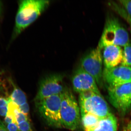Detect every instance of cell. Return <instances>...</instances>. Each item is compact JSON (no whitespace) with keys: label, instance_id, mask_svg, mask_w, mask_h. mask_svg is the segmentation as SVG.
Instances as JSON below:
<instances>
[{"label":"cell","instance_id":"d6986e66","mask_svg":"<svg viewBox=\"0 0 131 131\" xmlns=\"http://www.w3.org/2000/svg\"><path fill=\"white\" fill-rule=\"evenodd\" d=\"M118 13L127 21L128 24L130 25L131 32V19L128 16L126 13L124 9H120L119 12H118Z\"/></svg>","mask_w":131,"mask_h":131},{"label":"cell","instance_id":"ba28073f","mask_svg":"<svg viewBox=\"0 0 131 131\" xmlns=\"http://www.w3.org/2000/svg\"><path fill=\"white\" fill-rule=\"evenodd\" d=\"M63 80V75L61 74H51L44 78L40 82L35 102L62 94L66 88Z\"/></svg>","mask_w":131,"mask_h":131},{"label":"cell","instance_id":"8992f818","mask_svg":"<svg viewBox=\"0 0 131 131\" xmlns=\"http://www.w3.org/2000/svg\"><path fill=\"white\" fill-rule=\"evenodd\" d=\"M102 50L98 46L91 50L82 58L80 66L94 78L97 85L101 87L103 86V59Z\"/></svg>","mask_w":131,"mask_h":131},{"label":"cell","instance_id":"30bf717a","mask_svg":"<svg viewBox=\"0 0 131 131\" xmlns=\"http://www.w3.org/2000/svg\"><path fill=\"white\" fill-rule=\"evenodd\" d=\"M71 82L73 89L77 93L91 91L101 95L94 78L80 66L74 72Z\"/></svg>","mask_w":131,"mask_h":131},{"label":"cell","instance_id":"3957f363","mask_svg":"<svg viewBox=\"0 0 131 131\" xmlns=\"http://www.w3.org/2000/svg\"><path fill=\"white\" fill-rule=\"evenodd\" d=\"M129 40V34L118 20L114 16H108L98 47L101 49L110 45L124 47Z\"/></svg>","mask_w":131,"mask_h":131},{"label":"cell","instance_id":"ac0fdd59","mask_svg":"<svg viewBox=\"0 0 131 131\" xmlns=\"http://www.w3.org/2000/svg\"><path fill=\"white\" fill-rule=\"evenodd\" d=\"M19 110L21 113L28 116L29 111H30V108L27 102L19 106Z\"/></svg>","mask_w":131,"mask_h":131},{"label":"cell","instance_id":"4fadbf2b","mask_svg":"<svg viewBox=\"0 0 131 131\" xmlns=\"http://www.w3.org/2000/svg\"><path fill=\"white\" fill-rule=\"evenodd\" d=\"M81 121L84 131H90L97 126L102 118L95 115L81 113Z\"/></svg>","mask_w":131,"mask_h":131},{"label":"cell","instance_id":"9c48e42d","mask_svg":"<svg viewBox=\"0 0 131 131\" xmlns=\"http://www.w3.org/2000/svg\"><path fill=\"white\" fill-rule=\"evenodd\" d=\"M103 78L108 87L130 82L131 68L121 65L109 69L104 68Z\"/></svg>","mask_w":131,"mask_h":131},{"label":"cell","instance_id":"5b68a950","mask_svg":"<svg viewBox=\"0 0 131 131\" xmlns=\"http://www.w3.org/2000/svg\"><path fill=\"white\" fill-rule=\"evenodd\" d=\"M80 112L95 115L101 118L112 114L107 103L102 95L91 91L82 92L79 95Z\"/></svg>","mask_w":131,"mask_h":131},{"label":"cell","instance_id":"7a4b0ae2","mask_svg":"<svg viewBox=\"0 0 131 131\" xmlns=\"http://www.w3.org/2000/svg\"><path fill=\"white\" fill-rule=\"evenodd\" d=\"M60 115L63 127L74 131L81 121L80 107L72 91L66 87L61 94Z\"/></svg>","mask_w":131,"mask_h":131},{"label":"cell","instance_id":"277c9868","mask_svg":"<svg viewBox=\"0 0 131 131\" xmlns=\"http://www.w3.org/2000/svg\"><path fill=\"white\" fill-rule=\"evenodd\" d=\"M61 102L60 94L35 102L40 116L50 126L57 128L63 127L60 115Z\"/></svg>","mask_w":131,"mask_h":131},{"label":"cell","instance_id":"7c38bea8","mask_svg":"<svg viewBox=\"0 0 131 131\" xmlns=\"http://www.w3.org/2000/svg\"><path fill=\"white\" fill-rule=\"evenodd\" d=\"M116 117L113 114L102 118L95 127L90 131H117Z\"/></svg>","mask_w":131,"mask_h":131},{"label":"cell","instance_id":"5bb4252c","mask_svg":"<svg viewBox=\"0 0 131 131\" xmlns=\"http://www.w3.org/2000/svg\"><path fill=\"white\" fill-rule=\"evenodd\" d=\"M10 98L12 101L18 106L27 102L25 94L16 85L14 87L11 92Z\"/></svg>","mask_w":131,"mask_h":131},{"label":"cell","instance_id":"7402d4cb","mask_svg":"<svg viewBox=\"0 0 131 131\" xmlns=\"http://www.w3.org/2000/svg\"><path fill=\"white\" fill-rule=\"evenodd\" d=\"M123 131H131V121L126 127Z\"/></svg>","mask_w":131,"mask_h":131},{"label":"cell","instance_id":"ffe728a7","mask_svg":"<svg viewBox=\"0 0 131 131\" xmlns=\"http://www.w3.org/2000/svg\"><path fill=\"white\" fill-rule=\"evenodd\" d=\"M8 131H19L18 125L16 123L12 122L6 125Z\"/></svg>","mask_w":131,"mask_h":131},{"label":"cell","instance_id":"44dd1931","mask_svg":"<svg viewBox=\"0 0 131 131\" xmlns=\"http://www.w3.org/2000/svg\"><path fill=\"white\" fill-rule=\"evenodd\" d=\"M0 131H8L4 122L0 118Z\"/></svg>","mask_w":131,"mask_h":131},{"label":"cell","instance_id":"2e32d148","mask_svg":"<svg viewBox=\"0 0 131 131\" xmlns=\"http://www.w3.org/2000/svg\"><path fill=\"white\" fill-rule=\"evenodd\" d=\"M123 9L128 16L131 19V0H121L119 1Z\"/></svg>","mask_w":131,"mask_h":131},{"label":"cell","instance_id":"6da1fadb","mask_svg":"<svg viewBox=\"0 0 131 131\" xmlns=\"http://www.w3.org/2000/svg\"><path fill=\"white\" fill-rule=\"evenodd\" d=\"M50 3V1L47 0L19 1L12 40H14L27 27L37 20L49 6Z\"/></svg>","mask_w":131,"mask_h":131},{"label":"cell","instance_id":"e0dca14e","mask_svg":"<svg viewBox=\"0 0 131 131\" xmlns=\"http://www.w3.org/2000/svg\"><path fill=\"white\" fill-rule=\"evenodd\" d=\"M17 125L19 131H33L29 120L19 123Z\"/></svg>","mask_w":131,"mask_h":131},{"label":"cell","instance_id":"9a60e30c","mask_svg":"<svg viewBox=\"0 0 131 131\" xmlns=\"http://www.w3.org/2000/svg\"><path fill=\"white\" fill-rule=\"evenodd\" d=\"M121 65L129 67L131 66V40L124 46L123 58Z\"/></svg>","mask_w":131,"mask_h":131},{"label":"cell","instance_id":"52a82bcc","mask_svg":"<svg viewBox=\"0 0 131 131\" xmlns=\"http://www.w3.org/2000/svg\"><path fill=\"white\" fill-rule=\"evenodd\" d=\"M108 98L111 104L122 115L131 108V82L108 87Z\"/></svg>","mask_w":131,"mask_h":131},{"label":"cell","instance_id":"603a6c76","mask_svg":"<svg viewBox=\"0 0 131 131\" xmlns=\"http://www.w3.org/2000/svg\"><path fill=\"white\" fill-rule=\"evenodd\" d=\"M2 4L0 1V16L1 15L2 13Z\"/></svg>","mask_w":131,"mask_h":131},{"label":"cell","instance_id":"8fae6325","mask_svg":"<svg viewBox=\"0 0 131 131\" xmlns=\"http://www.w3.org/2000/svg\"><path fill=\"white\" fill-rule=\"evenodd\" d=\"M103 49L102 57L104 68H114L121 64L123 58V50L121 46H108Z\"/></svg>","mask_w":131,"mask_h":131}]
</instances>
